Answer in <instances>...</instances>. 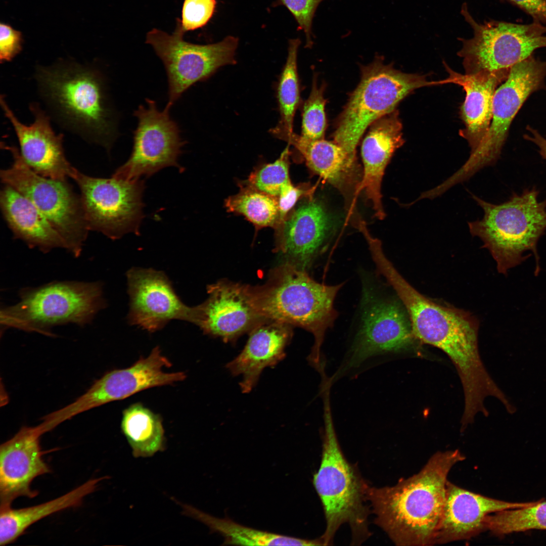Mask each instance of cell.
Listing matches in <instances>:
<instances>
[{"instance_id":"1","label":"cell","mask_w":546,"mask_h":546,"mask_svg":"<svg viewBox=\"0 0 546 546\" xmlns=\"http://www.w3.org/2000/svg\"><path fill=\"white\" fill-rule=\"evenodd\" d=\"M33 77L52 121L110 151L118 135L117 114L106 76L97 65L60 58L36 65Z\"/></svg>"},{"instance_id":"2","label":"cell","mask_w":546,"mask_h":546,"mask_svg":"<svg viewBox=\"0 0 546 546\" xmlns=\"http://www.w3.org/2000/svg\"><path fill=\"white\" fill-rule=\"evenodd\" d=\"M458 449L438 451L417 474L392 486H369L367 498L374 522L396 545H434L445 504L447 477L465 460Z\"/></svg>"},{"instance_id":"3","label":"cell","mask_w":546,"mask_h":546,"mask_svg":"<svg viewBox=\"0 0 546 546\" xmlns=\"http://www.w3.org/2000/svg\"><path fill=\"white\" fill-rule=\"evenodd\" d=\"M343 285L317 282L308 272L286 262L270 272L264 284L251 289L264 318L301 328L313 335L308 361L316 369L323 362L321 348L325 334L337 317L334 302Z\"/></svg>"},{"instance_id":"4","label":"cell","mask_w":546,"mask_h":546,"mask_svg":"<svg viewBox=\"0 0 546 546\" xmlns=\"http://www.w3.org/2000/svg\"><path fill=\"white\" fill-rule=\"evenodd\" d=\"M324 434L322 460L313 475V484L323 507L326 528L321 536L325 545H331L339 527L347 523L352 544H359L371 533L366 502L369 486L355 467L346 459L338 441L333 424L330 397H323Z\"/></svg>"},{"instance_id":"5","label":"cell","mask_w":546,"mask_h":546,"mask_svg":"<svg viewBox=\"0 0 546 546\" xmlns=\"http://www.w3.org/2000/svg\"><path fill=\"white\" fill-rule=\"evenodd\" d=\"M535 186L520 194L513 193L498 204L486 202L473 195L483 209L484 216L468 223L471 234L479 237L495 260L499 272L520 264L532 251L537 259V244L546 231V199L539 201Z\"/></svg>"},{"instance_id":"6","label":"cell","mask_w":546,"mask_h":546,"mask_svg":"<svg viewBox=\"0 0 546 546\" xmlns=\"http://www.w3.org/2000/svg\"><path fill=\"white\" fill-rule=\"evenodd\" d=\"M376 271L393 289L404 305L416 339L438 348L453 363L462 364L478 353V327L473 317L442 305L416 290L400 274L385 253L374 259Z\"/></svg>"},{"instance_id":"7","label":"cell","mask_w":546,"mask_h":546,"mask_svg":"<svg viewBox=\"0 0 546 546\" xmlns=\"http://www.w3.org/2000/svg\"><path fill=\"white\" fill-rule=\"evenodd\" d=\"M17 303L2 308L0 324L29 332L52 335V328L67 324L82 326L106 307L99 282L63 281L23 289Z\"/></svg>"},{"instance_id":"8","label":"cell","mask_w":546,"mask_h":546,"mask_svg":"<svg viewBox=\"0 0 546 546\" xmlns=\"http://www.w3.org/2000/svg\"><path fill=\"white\" fill-rule=\"evenodd\" d=\"M361 296L357 328L343 370L356 368L367 359L407 349L416 339L408 314L381 276L360 271Z\"/></svg>"},{"instance_id":"9","label":"cell","mask_w":546,"mask_h":546,"mask_svg":"<svg viewBox=\"0 0 546 546\" xmlns=\"http://www.w3.org/2000/svg\"><path fill=\"white\" fill-rule=\"evenodd\" d=\"M433 85H438L437 81L402 72L377 57L361 68L360 81L337 119L334 142L356 157V147L368 126L395 110L415 89Z\"/></svg>"},{"instance_id":"10","label":"cell","mask_w":546,"mask_h":546,"mask_svg":"<svg viewBox=\"0 0 546 546\" xmlns=\"http://www.w3.org/2000/svg\"><path fill=\"white\" fill-rule=\"evenodd\" d=\"M13 162L1 170V178L29 199L62 238L65 249L75 257L81 254L89 230L80 197L66 180L42 176L34 172L22 158L18 148L3 145Z\"/></svg>"},{"instance_id":"11","label":"cell","mask_w":546,"mask_h":546,"mask_svg":"<svg viewBox=\"0 0 546 546\" xmlns=\"http://www.w3.org/2000/svg\"><path fill=\"white\" fill-rule=\"evenodd\" d=\"M461 13L473 30L472 38H458L463 45L458 55L463 59L466 74L509 69L536 50L546 47L545 24L496 20L480 23L472 17L466 3Z\"/></svg>"},{"instance_id":"12","label":"cell","mask_w":546,"mask_h":546,"mask_svg":"<svg viewBox=\"0 0 546 546\" xmlns=\"http://www.w3.org/2000/svg\"><path fill=\"white\" fill-rule=\"evenodd\" d=\"M545 76L546 61L533 55L510 68L507 78L495 91L488 130L464 164L451 175L454 183L466 180L481 169L496 162L513 120L531 94L546 88Z\"/></svg>"},{"instance_id":"13","label":"cell","mask_w":546,"mask_h":546,"mask_svg":"<svg viewBox=\"0 0 546 546\" xmlns=\"http://www.w3.org/2000/svg\"><path fill=\"white\" fill-rule=\"evenodd\" d=\"M179 19L171 34L154 28L146 36L162 61L168 84V101L164 110L169 111L181 95L196 83L204 81L219 68L235 64L239 40L228 36L216 43H192L184 39Z\"/></svg>"},{"instance_id":"14","label":"cell","mask_w":546,"mask_h":546,"mask_svg":"<svg viewBox=\"0 0 546 546\" xmlns=\"http://www.w3.org/2000/svg\"><path fill=\"white\" fill-rule=\"evenodd\" d=\"M70 177L78 185L83 215L89 231L112 240L128 233L138 235L144 217V182L92 177L73 167Z\"/></svg>"},{"instance_id":"15","label":"cell","mask_w":546,"mask_h":546,"mask_svg":"<svg viewBox=\"0 0 546 546\" xmlns=\"http://www.w3.org/2000/svg\"><path fill=\"white\" fill-rule=\"evenodd\" d=\"M147 107L140 105L133 115L138 125L133 131V148L129 159L112 176L128 180L148 177L167 166L179 168L177 163L186 144L177 123L169 111H160L155 101L146 99Z\"/></svg>"},{"instance_id":"16","label":"cell","mask_w":546,"mask_h":546,"mask_svg":"<svg viewBox=\"0 0 546 546\" xmlns=\"http://www.w3.org/2000/svg\"><path fill=\"white\" fill-rule=\"evenodd\" d=\"M338 220L314 194L304 198L275 229L276 252L308 271L322 260L337 230Z\"/></svg>"},{"instance_id":"17","label":"cell","mask_w":546,"mask_h":546,"mask_svg":"<svg viewBox=\"0 0 546 546\" xmlns=\"http://www.w3.org/2000/svg\"><path fill=\"white\" fill-rule=\"evenodd\" d=\"M171 365L157 346L148 357H141L131 367L105 374L75 401L54 412L53 418L61 424L84 412L123 399L141 391L185 379L184 372L167 373L163 370Z\"/></svg>"},{"instance_id":"18","label":"cell","mask_w":546,"mask_h":546,"mask_svg":"<svg viewBox=\"0 0 546 546\" xmlns=\"http://www.w3.org/2000/svg\"><path fill=\"white\" fill-rule=\"evenodd\" d=\"M207 298L194 306L192 323L206 335L234 341L265 320L260 313L251 286L220 280L207 287Z\"/></svg>"},{"instance_id":"19","label":"cell","mask_w":546,"mask_h":546,"mask_svg":"<svg viewBox=\"0 0 546 546\" xmlns=\"http://www.w3.org/2000/svg\"><path fill=\"white\" fill-rule=\"evenodd\" d=\"M126 277L130 325L153 333L172 320L192 323L194 306L183 302L164 272L132 267L127 271Z\"/></svg>"},{"instance_id":"20","label":"cell","mask_w":546,"mask_h":546,"mask_svg":"<svg viewBox=\"0 0 546 546\" xmlns=\"http://www.w3.org/2000/svg\"><path fill=\"white\" fill-rule=\"evenodd\" d=\"M0 105L5 117L13 127L20 146V153L27 165L36 173L48 178L66 180L73 167L67 161L63 146V134H57L51 119L37 102L29 109L33 122L26 125L18 119L6 102L0 96Z\"/></svg>"},{"instance_id":"21","label":"cell","mask_w":546,"mask_h":546,"mask_svg":"<svg viewBox=\"0 0 546 546\" xmlns=\"http://www.w3.org/2000/svg\"><path fill=\"white\" fill-rule=\"evenodd\" d=\"M46 431L39 424L23 426L0 446L1 508L11 507L17 498H33L38 492L30 488L37 477L51 469L42 459L40 439Z\"/></svg>"},{"instance_id":"22","label":"cell","mask_w":546,"mask_h":546,"mask_svg":"<svg viewBox=\"0 0 546 546\" xmlns=\"http://www.w3.org/2000/svg\"><path fill=\"white\" fill-rule=\"evenodd\" d=\"M534 502L511 503L494 499L447 482L445 504L435 538V544L466 540L484 531L490 514L523 508Z\"/></svg>"},{"instance_id":"23","label":"cell","mask_w":546,"mask_h":546,"mask_svg":"<svg viewBox=\"0 0 546 546\" xmlns=\"http://www.w3.org/2000/svg\"><path fill=\"white\" fill-rule=\"evenodd\" d=\"M285 141L297 150L312 172L341 193L348 215L357 211L354 196L359 192L362 173L356 157L334 141L324 139L308 140L294 132Z\"/></svg>"},{"instance_id":"24","label":"cell","mask_w":546,"mask_h":546,"mask_svg":"<svg viewBox=\"0 0 546 546\" xmlns=\"http://www.w3.org/2000/svg\"><path fill=\"white\" fill-rule=\"evenodd\" d=\"M402 129L398 112L395 110L374 122L362 143L363 169L359 191L363 190L379 219L385 216L382 203L383 177L393 154L404 142Z\"/></svg>"},{"instance_id":"25","label":"cell","mask_w":546,"mask_h":546,"mask_svg":"<svg viewBox=\"0 0 546 546\" xmlns=\"http://www.w3.org/2000/svg\"><path fill=\"white\" fill-rule=\"evenodd\" d=\"M292 336V326L268 320L249 332L242 351L226 365L232 375L242 376L240 386L243 393L252 390L265 368L274 367L284 358Z\"/></svg>"},{"instance_id":"26","label":"cell","mask_w":546,"mask_h":546,"mask_svg":"<svg viewBox=\"0 0 546 546\" xmlns=\"http://www.w3.org/2000/svg\"><path fill=\"white\" fill-rule=\"evenodd\" d=\"M449 74L441 84L453 83L462 86L466 93L461 108L465 128L460 135L468 142L471 152L476 149L489 128L492 116L493 96L497 87L507 78L510 69L495 72L481 71L460 74L445 64Z\"/></svg>"},{"instance_id":"27","label":"cell","mask_w":546,"mask_h":546,"mask_svg":"<svg viewBox=\"0 0 546 546\" xmlns=\"http://www.w3.org/2000/svg\"><path fill=\"white\" fill-rule=\"evenodd\" d=\"M1 210L14 237L46 253L65 249V243L47 219L27 198L5 185L1 191Z\"/></svg>"},{"instance_id":"28","label":"cell","mask_w":546,"mask_h":546,"mask_svg":"<svg viewBox=\"0 0 546 546\" xmlns=\"http://www.w3.org/2000/svg\"><path fill=\"white\" fill-rule=\"evenodd\" d=\"M104 476L92 478L60 497L42 504L14 509L11 507L1 508L0 545L14 541L30 526L56 512L81 505L83 498L94 492Z\"/></svg>"},{"instance_id":"29","label":"cell","mask_w":546,"mask_h":546,"mask_svg":"<svg viewBox=\"0 0 546 546\" xmlns=\"http://www.w3.org/2000/svg\"><path fill=\"white\" fill-rule=\"evenodd\" d=\"M183 513L207 526L212 532L224 537L222 545H324L321 537L302 539L259 530L238 524L230 518H217L196 508L178 502Z\"/></svg>"},{"instance_id":"30","label":"cell","mask_w":546,"mask_h":546,"mask_svg":"<svg viewBox=\"0 0 546 546\" xmlns=\"http://www.w3.org/2000/svg\"><path fill=\"white\" fill-rule=\"evenodd\" d=\"M121 430L135 458H147L165 448L164 430L160 417L139 403L123 412Z\"/></svg>"},{"instance_id":"31","label":"cell","mask_w":546,"mask_h":546,"mask_svg":"<svg viewBox=\"0 0 546 546\" xmlns=\"http://www.w3.org/2000/svg\"><path fill=\"white\" fill-rule=\"evenodd\" d=\"M300 43L298 38L289 41L287 60L278 84L277 99L280 118L278 124L270 129V132L284 141L294 133V118L300 102L297 54Z\"/></svg>"},{"instance_id":"32","label":"cell","mask_w":546,"mask_h":546,"mask_svg":"<svg viewBox=\"0 0 546 546\" xmlns=\"http://www.w3.org/2000/svg\"><path fill=\"white\" fill-rule=\"evenodd\" d=\"M239 192L227 198L226 210L244 216L257 229H276L280 222L278 199L245 184Z\"/></svg>"},{"instance_id":"33","label":"cell","mask_w":546,"mask_h":546,"mask_svg":"<svg viewBox=\"0 0 546 546\" xmlns=\"http://www.w3.org/2000/svg\"><path fill=\"white\" fill-rule=\"evenodd\" d=\"M484 527V531L500 536L532 529L546 530V501L490 514L485 518Z\"/></svg>"},{"instance_id":"34","label":"cell","mask_w":546,"mask_h":546,"mask_svg":"<svg viewBox=\"0 0 546 546\" xmlns=\"http://www.w3.org/2000/svg\"><path fill=\"white\" fill-rule=\"evenodd\" d=\"M289 145L275 162L263 165L250 174L246 184L278 199L282 189L291 181L289 176Z\"/></svg>"},{"instance_id":"35","label":"cell","mask_w":546,"mask_h":546,"mask_svg":"<svg viewBox=\"0 0 546 546\" xmlns=\"http://www.w3.org/2000/svg\"><path fill=\"white\" fill-rule=\"evenodd\" d=\"M325 89V85L322 84L318 86L316 77H314L310 93L302 108L300 135L305 139L317 140L324 139L327 126Z\"/></svg>"},{"instance_id":"36","label":"cell","mask_w":546,"mask_h":546,"mask_svg":"<svg viewBox=\"0 0 546 546\" xmlns=\"http://www.w3.org/2000/svg\"><path fill=\"white\" fill-rule=\"evenodd\" d=\"M216 5V0H184L181 20L178 19L183 31L205 26L212 17Z\"/></svg>"},{"instance_id":"37","label":"cell","mask_w":546,"mask_h":546,"mask_svg":"<svg viewBox=\"0 0 546 546\" xmlns=\"http://www.w3.org/2000/svg\"><path fill=\"white\" fill-rule=\"evenodd\" d=\"M324 0H277V4L286 7L294 17L298 28L306 37V47L313 44L312 25L313 18L320 4Z\"/></svg>"},{"instance_id":"38","label":"cell","mask_w":546,"mask_h":546,"mask_svg":"<svg viewBox=\"0 0 546 546\" xmlns=\"http://www.w3.org/2000/svg\"><path fill=\"white\" fill-rule=\"evenodd\" d=\"M316 186H310L307 184L294 186L291 181L282 189L278 198L280 222L288 213L293 209L299 199L313 195ZM279 223V224H280Z\"/></svg>"},{"instance_id":"39","label":"cell","mask_w":546,"mask_h":546,"mask_svg":"<svg viewBox=\"0 0 546 546\" xmlns=\"http://www.w3.org/2000/svg\"><path fill=\"white\" fill-rule=\"evenodd\" d=\"M21 33L5 23L0 24V62L12 61L22 50Z\"/></svg>"},{"instance_id":"40","label":"cell","mask_w":546,"mask_h":546,"mask_svg":"<svg viewBox=\"0 0 546 546\" xmlns=\"http://www.w3.org/2000/svg\"><path fill=\"white\" fill-rule=\"evenodd\" d=\"M516 6L529 15L533 21L546 25V0H502Z\"/></svg>"},{"instance_id":"41","label":"cell","mask_w":546,"mask_h":546,"mask_svg":"<svg viewBox=\"0 0 546 546\" xmlns=\"http://www.w3.org/2000/svg\"><path fill=\"white\" fill-rule=\"evenodd\" d=\"M526 128L530 134H525L524 139L534 143L538 147V152L541 157L546 160V139L531 126H528Z\"/></svg>"}]
</instances>
